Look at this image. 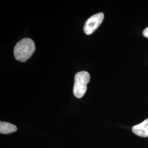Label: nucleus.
<instances>
[{
  "label": "nucleus",
  "mask_w": 148,
  "mask_h": 148,
  "mask_svg": "<svg viewBox=\"0 0 148 148\" xmlns=\"http://www.w3.org/2000/svg\"><path fill=\"white\" fill-rule=\"evenodd\" d=\"M35 51V42L32 39L25 38L16 43L14 49V57L19 62H25L32 57Z\"/></svg>",
  "instance_id": "obj_1"
},
{
  "label": "nucleus",
  "mask_w": 148,
  "mask_h": 148,
  "mask_svg": "<svg viewBox=\"0 0 148 148\" xmlns=\"http://www.w3.org/2000/svg\"><path fill=\"white\" fill-rule=\"evenodd\" d=\"M143 34L144 36L148 38V27L145 29V30L143 31Z\"/></svg>",
  "instance_id": "obj_6"
},
{
  "label": "nucleus",
  "mask_w": 148,
  "mask_h": 148,
  "mask_svg": "<svg viewBox=\"0 0 148 148\" xmlns=\"http://www.w3.org/2000/svg\"><path fill=\"white\" fill-rule=\"evenodd\" d=\"M17 131V127L15 125L7 122H0V133L8 134L15 132Z\"/></svg>",
  "instance_id": "obj_5"
},
{
  "label": "nucleus",
  "mask_w": 148,
  "mask_h": 148,
  "mask_svg": "<svg viewBox=\"0 0 148 148\" xmlns=\"http://www.w3.org/2000/svg\"><path fill=\"white\" fill-rule=\"evenodd\" d=\"M104 15L103 13L94 14L88 18L85 22L84 30L87 35H91L99 27L103 21Z\"/></svg>",
  "instance_id": "obj_3"
},
{
  "label": "nucleus",
  "mask_w": 148,
  "mask_h": 148,
  "mask_svg": "<svg viewBox=\"0 0 148 148\" xmlns=\"http://www.w3.org/2000/svg\"><path fill=\"white\" fill-rule=\"evenodd\" d=\"M90 81V75L87 71H79L75 75L73 93L76 98L80 99L85 95Z\"/></svg>",
  "instance_id": "obj_2"
},
{
  "label": "nucleus",
  "mask_w": 148,
  "mask_h": 148,
  "mask_svg": "<svg viewBox=\"0 0 148 148\" xmlns=\"http://www.w3.org/2000/svg\"><path fill=\"white\" fill-rule=\"evenodd\" d=\"M133 132L136 135L142 137H148V119L143 122L132 127Z\"/></svg>",
  "instance_id": "obj_4"
}]
</instances>
